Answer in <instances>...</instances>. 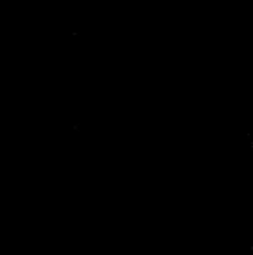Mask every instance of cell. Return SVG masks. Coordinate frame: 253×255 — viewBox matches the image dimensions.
<instances>
[]
</instances>
